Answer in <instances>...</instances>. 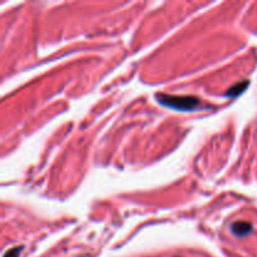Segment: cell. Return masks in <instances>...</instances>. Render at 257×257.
Segmentation results:
<instances>
[{
    "instance_id": "cell-1",
    "label": "cell",
    "mask_w": 257,
    "mask_h": 257,
    "mask_svg": "<svg viewBox=\"0 0 257 257\" xmlns=\"http://www.w3.org/2000/svg\"><path fill=\"white\" fill-rule=\"evenodd\" d=\"M158 102L166 107L177 110H193L200 105V100L195 97H173V95H158Z\"/></svg>"
},
{
    "instance_id": "cell-2",
    "label": "cell",
    "mask_w": 257,
    "mask_h": 257,
    "mask_svg": "<svg viewBox=\"0 0 257 257\" xmlns=\"http://www.w3.org/2000/svg\"><path fill=\"white\" fill-rule=\"evenodd\" d=\"M252 230V225L248 222H236L232 225V232L237 236H246Z\"/></svg>"
},
{
    "instance_id": "cell-3",
    "label": "cell",
    "mask_w": 257,
    "mask_h": 257,
    "mask_svg": "<svg viewBox=\"0 0 257 257\" xmlns=\"http://www.w3.org/2000/svg\"><path fill=\"white\" fill-rule=\"evenodd\" d=\"M248 83L247 82H245V83H242V84H241V83H238L237 85H236L235 88H231L230 90H228V93H227V95H237V94H240L241 92H242V89L243 88L246 87V85H247Z\"/></svg>"
},
{
    "instance_id": "cell-4",
    "label": "cell",
    "mask_w": 257,
    "mask_h": 257,
    "mask_svg": "<svg viewBox=\"0 0 257 257\" xmlns=\"http://www.w3.org/2000/svg\"><path fill=\"white\" fill-rule=\"evenodd\" d=\"M22 248L23 247L12 248V250H9L7 253H5L4 257H19V253H20V251H22Z\"/></svg>"
}]
</instances>
